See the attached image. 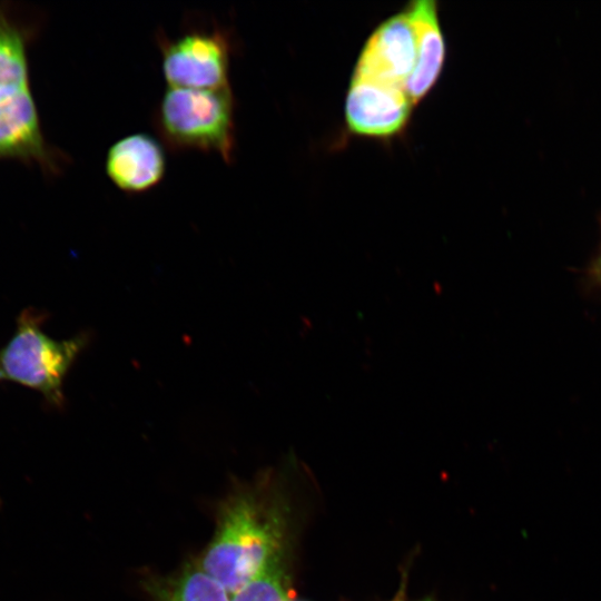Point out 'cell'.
<instances>
[{
	"instance_id": "obj_12",
	"label": "cell",
	"mask_w": 601,
	"mask_h": 601,
	"mask_svg": "<svg viewBox=\"0 0 601 601\" xmlns=\"http://www.w3.org/2000/svg\"><path fill=\"white\" fill-rule=\"evenodd\" d=\"M230 601H288L278 555L257 577L230 595Z\"/></svg>"
},
{
	"instance_id": "obj_4",
	"label": "cell",
	"mask_w": 601,
	"mask_h": 601,
	"mask_svg": "<svg viewBox=\"0 0 601 601\" xmlns=\"http://www.w3.org/2000/svg\"><path fill=\"white\" fill-rule=\"evenodd\" d=\"M157 41L161 71L169 87L230 88L229 71L235 41L225 27L217 23L189 26L174 38L158 35Z\"/></svg>"
},
{
	"instance_id": "obj_5",
	"label": "cell",
	"mask_w": 601,
	"mask_h": 601,
	"mask_svg": "<svg viewBox=\"0 0 601 601\" xmlns=\"http://www.w3.org/2000/svg\"><path fill=\"white\" fill-rule=\"evenodd\" d=\"M416 61V37L407 12L384 20L365 42L352 78L406 91Z\"/></svg>"
},
{
	"instance_id": "obj_14",
	"label": "cell",
	"mask_w": 601,
	"mask_h": 601,
	"mask_svg": "<svg viewBox=\"0 0 601 601\" xmlns=\"http://www.w3.org/2000/svg\"><path fill=\"white\" fill-rule=\"evenodd\" d=\"M1 380H2V378H1V374H0V381H1Z\"/></svg>"
},
{
	"instance_id": "obj_10",
	"label": "cell",
	"mask_w": 601,
	"mask_h": 601,
	"mask_svg": "<svg viewBox=\"0 0 601 601\" xmlns=\"http://www.w3.org/2000/svg\"><path fill=\"white\" fill-rule=\"evenodd\" d=\"M30 33L0 3V102L31 90L27 59Z\"/></svg>"
},
{
	"instance_id": "obj_3",
	"label": "cell",
	"mask_w": 601,
	"mask_h": 601,
	"mask_svg": "<svg viewBox=\"0 0 601 601\" xmlns=\"http://www.w3.org/2000/svg\"><path fill=\"white\" fill-rule=\"evenodd\" d=\"M278 533L253 499H234L225 509L200 568L233 595L278 555Z\"/></svg>"
},
{
	"instance_id": "obj_11",
	"label": "cell",
	"mask_w": 601,
	"mask_h": 601,
	"mask_svg": "<svg viewBox=\"0 0 601 601\" xmlns=\"http://www.w3.org/2000/svg\"><path fill=\"white\" fill-rule=\"evenodd\" d=\"M165 601H230V594L200 566H191L174 582Z\"/></svg>"
},
{
	"instance_id": "obj_13",
	"label": "cell",
	"mask_w": 601,
	"mask_h": 601,
	"mask_svg": "<svg viewBox=\"0 0 601 601\" xmlns=\"http://www.w3.org/2000/svg\"><path fill=\"white\" fill-rule=\"evenodd\" d=\"M422 601H432V600H430V599H425V600H422Z\"/></svg>"
},
{
	"instance_id": "obj_6",
	"label": "cell",
	"mask_w": 601,
	"mask_h": 601,
	"mask_svg": "<svg viewBox=\"0 0 601 601\" xmlns=\"http://www.w3.org/2000/svg\"><path fill=\"white\" fill-rule=\"evenodd\" d=\"M36 162L49 175H58L66 156L47 142L31 90L0 102V159Z\"/></svg>"
},
{
	"instance_id": "obj_1",
	"label": "cell",
	"mask_w": 601,
	"mask_h": 601,
	"mask_svg": "<svg viewBox=\"0 0 601 601\" xmlns=\"http://www.w3.org/2000/svg\"><path fill=\"white\" fill-rule=\"evenodd\" d=\"M154 126L174 151H200L234 160L236 149L235 98L231 88L169 87L160 98Z\"/></svg>"
},
{
	"instance_id": "obj_2",
	"label": "cell",
	"mask_w": 601,
	"mask_h": 601,
	"mask_svg": "<svg viewBox=\"0 0 601 601\" xmlns=\"http://www.w3.org/2000/svg\"><path fill=\"white\" fill-rule=\"evenodd\" d=\"M47 315L23 309L16 319L12 336L0 349L1 378L41 394L49 406L65 404L62 385L88 342L86 334L55 339L45 333Z\"/></svg>"
},
{
	"instance_id": "obj_7",
	"label": "cell",
	"mask_w": 601,
	"mask_h": 601,
	"mask_svg": "<svg viewBox=\"0 0 601 601\" xmlns=\"http://www.w3.org/2000/svg\"><path fill=\"white\" fill-rule=\"evenodd\" d=\"M412 107L404 90L352 78L345 101V120L355 135L391 138L404 130Z\"/></svg>"
},
{
	"instance_id": "obj_9",
	"label": "cell",
	"mask_w": 601,
	"mask_h": 601,
	"mask_svg": "<svg viewBox=\"0 0 601 601\" xmlns=\"http://www.w3.org/2000/svg\"><path fill=\"white\" fill-rule=\"evenodd\" d=\"M405 11L416 37V61L406 85V93L414 106L437 81L445 61L446 48L435 1L411 2Z\"/></svg>"
},
{
	"instance_id": "obj_15",
	"label": "cell",
	"mask_w": 601,
	"mask_h": 601,
	"mask_svg": "<svg viewBox=\"0 0 601 601\" xmlns=\"http://www.w3.org/2000/svg\"><path fill=\"white\" fill-rule=\"evenodd\" d=\"M289 601V600H288Z\"/></svg>"
},
{
	"instance_id": "obj_8",
	"label": "cell",
	"mask_w": 601,
	"mask_h": 601,
	"mask_svg": "<svg viewBox=\"0 0 601 601\" xmlns=\"http://www.w3.org/2000/svg\"><path fill=\"white\" fill-rule=\"evenodd\" d=\"M105 171L121 191L146 193L164 179L166 173L164 147L148 134L125 136L108 149Z\"/></svg>"
}]
</instances>
